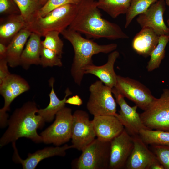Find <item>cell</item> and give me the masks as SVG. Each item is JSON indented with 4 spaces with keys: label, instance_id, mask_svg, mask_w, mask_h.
<instances>
[{
    "label": "cell",
    "instance_id": "6da1fadb",
    "mask_svg": "<svg viewBox=\"0 0 169 169\" xmlns=\"http://www.w3.org/2000/svg\"><path fill=\"white\" fill-rule=\"evenodd\" d=\"M77 6L76 15L68 28L89 38L115 40L129 38L119 25L102 17L97 1L81 0Z\"/></svg>",
    "mask_w": 169,
    "mask_h": 169
},
{
    "label": "cell",
    "instance_id": "7a4b0ae2",
    "mask_svg": "<svg viewBox=\"0 0 169 169\" xmlns=\"http://www.w3.org/2000/svg\"><path fill=\"white\" fill-rule=\"evenodd\" d=\"M38 109L34 102L28 101L14 111L8 120V127L0 139L1 147L21 137L29 139L36 143L43 142L37 130L42 128L45 122L40 115L36 114Z\"/></svg>",
    "mask_w": 169,
    "mask_h": 169
},
{
    "label": "cell",
    "instance_id": "3957f363",
    "mask_svg": "<svg viewBox=\"0 0 169 169\" xmlns=\"http://www.w3.org/2000/svg\"><path fill=\"white\" fill-rule=\"evenodd\" d=\"M60 33L72 45L74 56L70 72L74 82L80 85L84 74V69L93 64L92 56L100 53H108L115 51L117 47L115 43L100 45L93 40L85 38L80 33L69 28Z\"/></svg>",
    "mask_w": 169,
    "mask_h": 169
},
{
    "label": "cell",
    "instance_id": "277c9868",
    "mask_svg": "<svg viewBox=\"0 0 169 169\" xmlns=\"http://www.w3.org/2000/svg\"><path fill=\"white\" fill-rule=\"evenodd\" d=\"M77 4H66L52 10L44 17L37 16L26 24L25 28L44 37L51 31L61 32L69 27L76 15Z\"/></svg>",
    "mask_w": 169,
    "mask_h": 169
},
{
    "label": "cell",
    "instance_id": "5b68a950",
    "mask_svg": "<svg viewBox=\"0 0 169 169\" xmlns=\"http://www.w3.org/2000/svg\"><path fill=\"white\" fill-rule=\"evenodd\" d=\"M90 95L86 104L89 113L94 116L117 114L116 102L112 88L97 80L89 87Z\"/></svg>",
    "mask_w": 169,
    "mask_h": 169
},
{
    "label": "cell",
    "instance_id": "8992f818",
    "mask_svg": "<svg viewBox=\"0 0 169 169\" xmlns=\"http://www.w3.org/2000/svg\"><path fill=\"white\" fill-rule=\"evenodd\" d=\"M140 116L148 129L169 132V89L163 90Z\"/></svg>",
    "mask_w": 169,
    "mask_h": 169
},
{
    "label": "cell",
    "instance_id": "52a82bcc",
    "mask_svg": "<svg viewBox=\"0 0 169 169\" xmlns=\"http://www.w3.org/2000/svg\"><path fill=\"white\" fill-rule=\"evenodd\" d=\"M110 141L95 139L82 151L77 159V169H106L109 168Z\"/></svg>",
    "mask_w": 169,
    "mask_h": 169
},
{
    "label": "cell",
    "instance_id": "ba28073f",
    "mask_svg": "<svg viewBox=\"0 0 169 169\" xmlns=\"http://www.w3.org/2000/svg\"><path fill=\"white\" fill-rule=\"evenodd\" d=\"M73 121L72 110L64 107L56 114L54 123L40 134L43 142L59 146L71 138Z\"/></svg>",
    "mask_w": 169,
    "mask_h": 169
},
{
    "label": "cell",
    "instance_id": "9c48e42d",
    "mask_svg": "<svg viewBox=\"0 0 169 169\" xmlns=\"http://www.w3.org/2000/svg\"><path fill=\"white\" fill-rule=\"evenodd\" d=\"M113 88L143 110L156 99L145 85L128 77L117 75L116 83Z\"/></svg>",
    "mask_w": 169,
    "mask_h": 169
},
{
    "label": "cell",
    "instance_id": "30bf717a",
    "mask_svg": "<svg viewBox=\"0 0 169 169\" xmlns=\"http://www.w3.org/2000/svg\"><path fill=\"white\" fill-rule=\"evenodd\" d=\"M96 137L92 120L85 111L77 110L73 114L71 139L72 148L82 151Z\"/></svg>",
    "mask_w": 169,
    "mask_h": 169
},
{
    "label": "cell",
    "instance_id": "8fae6325",
    "mask_svg": "<svg viewBox=\"0 0 169 169\" xmlns=\"http://www.w3.org/2000/svg\"><path fill=\"white\" fill-rule=\"evenodd\" d=\"M30 87L23 78L14 74H11L0 84V94L3 98L4 105L0 110V125L1 128L8 125V115L13 101L18 96L28 91Z\"/></svg>",
    "mask_w": 169,
    "mask_h": 169
},
{
    "label": "cell",
    "instance_id": "7c38bea8",
    "mask_svg": "<svg viewBox=\"0 0 169 169\" xmlns=\"http://www.w3.org/2000/svg\"><path fill=\"white\" fill-rule=\"evenodd\" d=\"M133 141L125 129L110 141L109 168L120 169L125 167L133 147Z\"/></svg>",
    "mask_w": 169,
    "mask_h": 169
},
{
    "label": "cell",
    "instance_id": "4fadbf2b",
    "mask_svg": "<svg viewBox=\"0 0 169 169\" xmlns=\"http://www.w3.org/2000/svg\"><path fill=\"white\" fill-rule=\"evenodd\" d=\"M112 93L120 108L119 113L115 116L128 133L132 136L138 135L141 130L148 129L143 123L140 114L136 111L137 106L136 105L132 107L129 106L124 97L114 88H112Z\"/></svg>",
    "mask_w": 169,
    "mask_h": 169
},
{
    "label": "cell",
    "instance_id": "5bb4252c",
    "mask_svg": "<svg viewBox=\"0 0 169 169\" xmlns=\"http://www.w3.org/2000/svg\"><path fill=\"white\" fill-rule=\"evenodd\" d=\"M166 4L164 0H158L145 12L138 15L137 22L141 28H151L159 36L169 35V27L166 25L163 19Z\"/></svg>",
    "mask_w": 169,
    "mask_h": 169
},
{
    "label": "cell",
    "instance_id": "9a60e30c",
    "mask_svg": "<svg viewBox=\"0 0 169 169\" xmlns=\"http://www.w3.org/2000/svg\"><path fill=\"white\" fill-rule=\"evenodd\" d=\"M132 136L133 147L125 167L127 169H149L151 165L157 160L156 156L139 135Z\"/></svg>",
    "mask_w": 169,
    "mask_h": 169
},
{
    "label": "cell",
    "instance_id": "2e32d148",
    "mask_svg": "<svg viewBox=\"0 0 169 169\" xmlns=\"http://www.w3.org/2000/svg\"><path fill=\"white\" fill-rule=\"evenodd\" d=\"M15 143V141L12 142L14 150L13 160L15 162L21 164L23 169H34L41 161L46 158L55 156H64L66 154V150L72 148L71 145L66 144L62 146L46 147L34 153H28L27 158L23 160L18 154Z\"/></svg>",
    "mask_w": 169,
    "mask_h": 169
},
{
    "label": "cell",
    "instance_id": "e0dca14e",
    "mask_svg": "<svg viewBox=\"0 0 169 169\" xmlns=\"http://www.w3.org/2000/svg\"><path fill=\"white\" fill-rule=\"evenodd\" d=\"M92 120L97 138L103 141H110L125 129L115 115L94 116Z\"/></svg>",
    "mask_w": 169,
    "mask_h": 169
},
{
    "label": "cell",
    "instance_id": "ac0fdd59",
    "mask_svg": "<svg viewBox=\"0 0 169 169\" xmlns=\"http://www.w3.org/2000/svg\"><path fill=\"white\" fill-rule=\"evenodd\" d=\"M119 56L117 51H114L109 55L107 62L101 66L93 64L86 66L84 74H91L98 77L105 85L113 88L116 84L117 75L114 69L115 63Z\"/></svg>",
    "mask_w": 169,
    "mask_h": 169
},
{
    "label": "cell",
    "instance_id": "d6986e66",
    "mask_svg": "<svg viewBox=\"0 0 169 169\" xmlns=\"http://www.w3.org/2000/svg\"><path fill=\"white\" fill-rule=\"evenodd\" d=\"M159 37L151 28H142L133 39L132 48L140 55L150 56L158 43Z\"/></svg>",
    "mask_w": 169,
    "mask_h": 169
},
{
    "label": "cell",
    "instance_id": "ffe728a7",
    "mask_svg": "<svg viewBox=\"0 0 169 169\" xmlns=\"http://www.w3.org/2000/svg\"><path fill=\"white\" fill-rule=\"evenodd\" d=\"M41 36L32 32L21 55L20 65L27 70L32 65H40L42 45Z\"/></svg>",
    "mask_w": 169,
    "mask_h": 169
},
{
    "label": "cell",
    "instance_id": "44dd1931",
    "mask_svg": "<svg viewBox=\"0 0 169 169\" xmlns=\"http://www.w3.org/2000/svg\"><path fill=\"white\" fill-rule=\"evenodd\" d=\"M31 33L25 28L22 29L7 46L6 59L10 67L20 65L21 54Z\"/></svg>",
    "mask_w": 169,
    "mask_h": 169
},
{
    "label": "cell",
    "instance_id": "7402d4cb",
    "mask_svg": "<svg viewBox=\"0 0 169 169\" xmlns=\"http://www.w3.org/2000/svg\"><path fill=\"white\" fill-rule=\"evenodd\" d=\"M2 19L0 25V42L7 46L22 29L26 22L20 14L7 16Z\"/></svg>",
    "mask_w": 169,
    "mask_h": 169
},
{
    "label": "cell",
    "instance_id": "603a6c76",
    "mask_svg": "<svg viewBox=\"0 0 169 169\" xmlns=\"http://www.w3.org/2000/svg\"><path fill=\"white\" fill-rule=\"evenodd\" d=\"M54 78L52 77L49 80V84L51 87V90L49 94L50 101L48 105L45 108L38 109L37 113L40 115L45 122H51L54 120L57 113L65 106L66 100L68 96L72 93L67 88L65 91V95L62 100L57 96L54 89Z\"/></svg>",
    "mask_w": 169,
    "mask_h": 169
},
{
    "label": "cell",
    "instance_id": "cb8c5ba5",
    "mask_svg": "<svg viewBox=\"0 0 169 169\" xmlns=\"http://www.w3.org/2000/svg\"><path fill=\"white\" fill-rule=\"evenodd\" d=\"M131 0H97L98 8L115 18L120 15L126 14Z\"/></svg>",
    "mask_w": 169,
    "mask_h": 169
},
{
    "label": "cell",
    "instance_id": "d4e9b609",
    "mask_svg": "<svg viewBox=\"0 0 169 169\" xmlns=\"http://www.w3.org/2000/svg\"><path fill=\"white\" fill-rule=\"evenodd\" d=\"M139 136L147 145H160L169 146V131L143 129L140 131Z\"/></svg>",
    "mask_w": 169,
    "mask_h": 169
},
{
    "label": "cell",
    "instance_id": "484cf974",
    "mask_svg": "<svg viewBox=\"0 0 169 169\" xmlns=\"http://www.w3.org/2000/svg\"><path fill=\"white\" fill-rule=\"evenodd\" d=\"M26 24L33 20L43 6L41 0H14Z\"/></svg>",
    "mask_w": 169,
    "mask_h": 169
},
{
    "label": "cell",
    "instance_id": "4316f807",
    "mask_svg": "<svg viewBox=\"0 0 169 169\" xmlns=\"http://www.w3.org/2000/svg\"><path fill=\"white\" fill-rule=\"evenodd\" d=\"M169 41V35L160 36L158 43L150 55L146 66L148 71H152L159 67L165 57V48Z\"/></svg>",
    "mask_w": 169,
    "mask_h": 169
},
{
    "label": "cell",
    "instance_id": "83f0119b",
    "mask_svg": "<svg viewBox=\"0 0 169 169\" xmlns=\"http://www.w3.org/2000/svg\"><path fill=\"white\" fill-rule=\"evenodd\" d=\"M158 0H131L126 13L125 27L127 28L135 17L145 12Z\"/></svg>",
    "mask_w": 169,
    "mask_h": 169
},
{
    "label": "cell",
    "instance_id": "f1b7e54d",
    "mask_svg": "<svg viewBox=\"0 0 169 169\" xmlns=\"http://www.w3.org/2000/svg\"><path fill=\"white\" fill-rule=\"evenodd\" d=\"M60 33L55 31L48 32L44 36V40L41 41V44L43 47L56 52L61 58L64 44L59 37Z\"/></svg>",
    "mask_w": 169,
    "mask_h": 169
},
{
    "label": "cell",
    "instance_id": "f546056e",
    "mask_svg": "<svg viewBox=\"0 0 169 169\" xmlns=\"http://www.w3.org/2000/svg\"><path fill=\"white\" fill-rule=\"evenodd\" d=\"M40 65L44 68L54 66L61 67L63 63L61 58L56 52L42 46Z\"/></svg>",
    "mask_w": 169,
    "mask_h": 169
},
{
    "label": "cell",
    "instance_id": "4dcf8cb0",
    "mask_svg": "<svg viewBox=\"0 0 169 169\" xmlns=\"http://www.w3.org/2000/svg\"><path fill=\"white\" fill-rule=\"evenodd\" d=\"M81 0H48L41 7L38 16L44 17L52 10L68 4H78Z\"/></svg>",
    "mask_w": 169,
    "mask_h": 169
},
{
    "label": "cell",
    "instance_id": "1f68e13d",
    "mask_svg": "<svg viewBox=\"0 0 169 169\" xmlns=\"http://www.w3.org/2000/svg\"><path fill=\"white\" fill-rule=\"evenodd\" d=\"M153 152L164 169H169V146L160 145H151Z\"/></svg>",
    "mask_w": 169,
    "mask_h": 169
},
{
    "label": "cell",
    "instance_id": "d6a6232c",
    "mask_svg": "<svg viewBox=\"0 0 169 169\" xmlns=\"http://www.w3.org/2000/svg\"><path fill=\"white\" fill-rule=\"evenodd\" d=\"M0 13L7 16L20 13L14 0H0Z\"/></svg>",
    "mask_w": 169,
    "mask_h": 169
},
{
    "label": "cell",
    "instance_id": "836d02e7",
    "mask_svg": "<svg viewBox=\"0 0 169 169\" xmlns=\"http://www.w3.org/2000/svg\"><path fill=\"white\" fill-rule=\"evenodd\" d=\"M8 65V62L5 59H0V84L11 74Z\"/></svg>",
    "mask_w": 169,
    "mask_h": 169
},
{
    "label": "cell",
    "instance_id": "e575fe53",
    "mask_svg": "<svg viewBox=\"0 0 169 169\" xmlns=\"http://www.w3.org/2000/svg\"><path fill=\"white\" fill-rule=\"evenodd\" d=\"M66 103L79 106L82 104V101L79 96L76 95L67 99Z\"/></svg>",
    "mask_w": 169,
    "mask_h": 169
},
{
    "label": "cell",
    "instance_id": "d590c367",
    "mask_svg": "<svg viewBox=\"0 0 169 169\" xmlns=\"http://www.w3.org/2000/svg\"><path fill=\"white\" fill-rule=\"evenodd\" d=\"M7 45L0 42V59H6Z\"/></svg>",
    "mask_w": 169,
    "mask_h": 169
},
{
    "label": "cell",
    "instance_id": "8d00e7d4",
    "mask_svg": "<svg viewBox=\"0 0 169 169\" xmlns=\"http://www.w3.org/2000/svg\"><path fill=\"white\" fill-rule=\"evenodd\" d=\"M149 169H164L163 166L158 160L154 162L150 166Z\"/></svg>",
    "mask_w": 169,
    "mask_h": 169
},
{
    "label": "cell",
    "instance_id": "74e56055",
    "mask_svg": "<svg viewBox=\"0 0 169 169\" xmlns=\"http://www.w3.org/2000/svg\"><path fill=\"white\" fill-rule=\"evenodd\" d=\"M48 0H41V4L43 6L47 2Z\"/></svg>",
    "mask_w": 169,
    "mask_h": 169
},
{
    "label": "cell",
    "instance_id": "f35d334b",
    "mask_svg": "<svg viewBox=\"0 0 169 169\" xmlns=\"http://www.w3.org/2000/svg\"><path fill=\"white\" fill-rule=\"evenodd\" d=\"M165 2L166 4L169 6V0H165Z\"/></svg>",
    "mask_w": 169,
    "mask_h": 169
},
{
    "label": "cell",
    "instance_id": "ab89813d",
    "mask_svg": "<svg viewBox=\"0 0 169 169\" xmlns=\"http://www.w3.org/2000/svg\"><path fill=\"white\" fill-rule=\"evenodd\" d=\"M167 24H168V26L169 27V17L167 21Z\"/></svg>",
    "mask_w": 169,
    "mask_h": 169
}]
</instances>
